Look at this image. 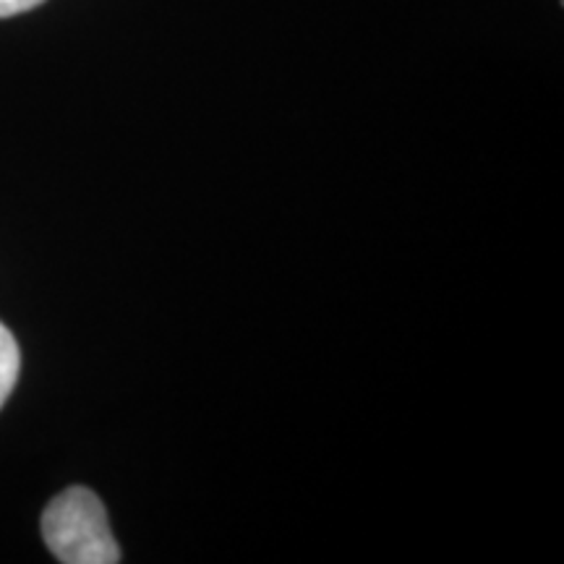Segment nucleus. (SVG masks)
<instances>
[{"label": "nucleus", "mask_w": 564, "mask_h": 564, "mask_svg": "<svg viewBox=\"0 0 564 564\" xmlns=\"http://www.w3.org/2000/svg\"><path fill=\"white\" fill-rule=\"evenodd\" d=\"M21 369V352L17 345V337L11 335V329L0 322V408L6 405V400L11 398L13 387H17Z\"/></svg>", "instance_id": "f03ea898"}, {"label": "nucleus", "mask_w": 564, "mask_h": 564, "mask_svg": "<svg viewBox=\"0 0 564 564\" xmlns=\"http://www.w3.org/2000/svg\"><path fill=\"white\" fill-rule=\"evenodd\" d=\"M42 539L63 564L121 562V549L112 539L102 499L84 486H70L45 507Z\"/></svg>", "instance_id": "f257e3e1"}, {"label": "nucleus", "mask_w": 564, "mask_h": 564, "mask_svg": "<svg viewBox=\"0 0 564 564\" xmlns=\"http://www.w3.org/2000/svg\"><path fill=\"white\" fill-rule=\"evenodd\" d=\"M40 3H45V0H0V19H9V17H17V13L32 11L37 9Z\"/></svg>", "instance_id": "7ed1b4c3"}]
</instances>
